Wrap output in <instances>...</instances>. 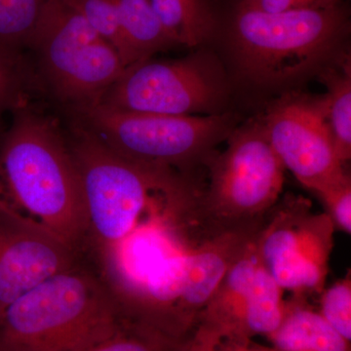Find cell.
I'll list each match as a JSON object with an SVG mask.
<instances>
[{
  "mask_svg": "<svg viewBox=\"0 0 351 351\" xmlns=\"http://www.w3.org/2000/svg\"><path fill=\"white\" fill-rule=\"evenodd\" d=\"M0 209L75 252L87 239L82 180L56 127L18 112L0 144Z\"/></svg>",
  "mask_w": 351,
  "mask_h": 351,
  "instance_id": "obj_1",
  "label": "cell"
},
{
  "mask_svg": "<svg viewBox=\"0 0 351 351\" xmlns=\"http://www.w3.org/2000/svg\"><path fill=\"white\" fill-rule=\"evenodd\" d=\"M69 147L82 180L87 237L99 255L145 226L184 215L193 188L189 176L129 160L84 127Z\"/></svg>",
  "mask_w": 351,
  "mask_h": 351,
  "instance_id": "obj_2",
  "label": "cell"
},
{
  "mask_svg": "<svg viewBox=\"0 0 351 351\" xmlns=\"http://www.w3.org/2000/svg\"><path fill=\"white\" fill-rule=\"evenodd\" d=\"M125 314L101 277L75 265L39 284L0 318V351H88Z\"/></svg>",
  "mask_w": 351,
  "mask_h": 351,
  "instance_id": "obj_3",
  "label": "cell"
},
{
  "mask_svg": "<svg viewBox=\"0 0 351 351\" xmlns=\"http://www.w3.org/2000/svg\"><path fill=\"white\" fill-rule=\"evenodd\" d=\"M346 34L348 18L341 6L267 13L237 5L228 41L246 80L279 87L330 66Z\"/></svg>",
  "mask_w": 351,
  "mask_h": 351,
  "instance_id": "obj_4",
  "label": "cell"
},
{
  "mask_svg": "<svg viewBox=\"0 0 351 351\" xmlns=\"http://www.w3.org/2000/svg\"><path fill=\"white\" fill-rule=\"evenodd\" d=\"M228 138L225 151L207 160L209 182L196 204V230L208 237L258 232L283 189L285 168L263 122L235 128Z\"/></svg>",
  "mask_w": 351,
  "mask_h": 351,
  "instance_id": "obj_5",
  "label": "cell"
},
{
  "mask_svg": "<svg viewBox=\"0 0 351 351\" xmlns=\"http://www.w3.org/2000/svg\"><path fill=\"white\" fill-rule=\"evenodd\" d=\"M255 233L188 240L119 302L124 314L179 337H191L198 317Z\"/></svg>",
  "mask_w": 351,
  "mask_h": 351,
  "instance_id": "obj_6",
  "label": "cell"
},
{
  "mask_svg": "<svg viewBox=\"0 0 351 351\" xmlns=\"http://www.w3.org/2000/svg\"><path fill=\"white\" fill-rule=\"evenodd\" d=\"M87 130L120 156L149 167L191 175L237 127L230 113L207 117L127 112L101 104L77 108Z\"/></svg>",
  "mask_w": 351,
  "mask_h": 351,
  "instance_id": "obj_7",
  "label": "cell"
},
{
  "mask_svg": "<svg viewBox=\"0 0 351 351\" xmlns=\"http://www.w3.org/2000/svg\"><path fill=\"white\" fill-rule=\"evenodd\" d=\"M55 93L76 108L100 101L125 71L119 52L69 0H45L29 39Z\"/></svg>",
  "mask_w": 351,
  "mask_h": 351,
  "instance_id": "obj_8",
  "label": "cell"
},
{
  "mask_svg": "<svg viewBox=\"0 0 351 351\" xmlns=\"http://www.w3.org/2000/svg\"><path fill=\"white\" fill-rule=\"evenodd\" d=\"M335 228L329 215L314 214L309 201L289 195L276 203L258 230L261 262L280 288L295 298L321 294L329 271Z\"/></svg>",
  "mask_w": 351,
  "mask_h": 351,
  "instance_id": "obj_9",
  "label": "cell"
},
{
  "mask_svg": "<svg viewBox=\"0 0 351 351\" xmlns=\"http://www.w3.org/2000/svg\"><path fill=\"white\" fill-rule=\"evenodd\" d=\"M226 99L223 78L205 58L151 59L126 69L97 103L127 112L218 114Z\"/></svg>",
  "mask_w": 351,
  "mask_h": 351,
  "instance_id": "obj_10",
  "label": "cell"
},
{
  "mask_svg": "<svg viewBox=\"0 0 351 351\" xmlns=\"http://www.w3.org/2000/svg\"><path fill=\"white\" fill-rule=\"evenodd\" d=\"M262 122L284 168L316 195L350 177L337 154L320 97L286 95Z\"/></svg>",
  "mask_w": 351,
  "mask_h": 351,
  "instance_id": "obj_11",
  "label": "cell"
},
{
  "mask_svg": "<svg viewBox=\"0 0 351 351\" xmlns=\"http://www.w3.org/2000/svg\"><path fill=\"white\" fill-rule=\"evenodd\" d=\"M76 252L0 209V318L39 284L76 265Z\"/></svg>",
  "mask_w": 351,
  "mask_h": 351,
  "instance_id": "obj_12",
  "label": "cell"
},
{
  "mask_svg": "<svg viewBox=\"0 0 351 351\" xmlns=\"http://www.w3.org/2000/svg\"><path fill=\"white\" fill-rule=\"evenodd\" d=\"M257 234L232 263L213 297L200 313L193 332L195 338H244L242 324L247 295L261 263Z\"/></svg>",
  "mask_w": 351,
  "mask_h": 351,
  "instance_id": "obj_13",
  "label": "cell"
},
{
  "mask_svg": "<svg viewBox=\"0 0 351 351\" xmlns=\"http://www.w3.org/2000/svg\"><path fill=\"white\" fill-rule=\"evenodd\" d=\"M119 54L126 69L178 45L147 0H117Z\"/></svg>",
  "mask_w": 351,
  "mask_h": 351,
  "instance_id": "obj_14",
  "label": "cell"
},
{
  "mask_svg": "<svg viewBox=\"0 0 351 351\" xmlns=\"http://www.w3.org/2000/svg\"><path fill=\"white\" fill-rule=\"evenodd\" d=\"M267 338L280 351H351L350 341L299 298L286 304L280 326Z\"/></svg>",
  "mask_w": 351,
  "mask_h": 351,
  "instance_id": "obj_15",
  "label": "cell"
},
{
  "mask_svg": "<svg viewBox=\"0 0 351 351\" xmlns=\"http://www.w3.org/2000/svg\"><path fill=\"white\" fill-rule=\"evenodd\" d=\"M178 45L195 47L206 43L216 29L209 0H147Z\"/></svg>",
  "mask_w": 351,
  "mask_h": 351,
  "instance_id": "obj_16",
  "label": "cell"
},
{
  "mask_svg": "<svg viewBox=\"0 0 351 351\" xmlns=\"http://www.w3.org/2000/svg\"><path fill=\"white\" fill-rule=\"evenodd\" d=\"M327 87L320 97L332 142L341 162L351 157V73L350 61L328 66L319 73Z\"/></svg>",
  "mask_w": 351,
  "mask_h": 351,
  "instance_id": "obj_17",
  "label": "cell"
},
{
  "mask_svg": "<svg viewBox=\"0 0 351 351\" xmlns=\"http://www.w3.org/2000/svg\"><path fill=\"white\" fill-rule=\"evenodd\" d=\"M283 292L261 262L247 295L242 324L244 338L267 337L280 326L286 311Z\"/></svg>",
  "mask_w": 351,
  "mask_h": 351,
  "instance_id": "obj_18",
  "label": "cell"
},
{
  "mask_svg": "<svg viewBox=\"0 0 351 351\" xmlns=\"http://www.w3.org/2000/svg\"><path fill=\"white\" fill-rule=\"evenodd\" d=\"M45 0H0V63L13 66L29 39Z\"/></svg>",
  "mask_w": 351,
  "mask_h": 351,
  "instance_id": "obj_19",
  "label": "cell"
},
{
  "mask_svg": "<svg viewBox=\"0 0 351 351\" xmlns=\"http://www.w3.org/2000/svg\"><path fill=\"white\" fill-rule=\"evenodd\" d=\"M191 339L175 336L126 316L112 337L88 351H189Z\"/></svg>",
  "mask_w": 351,
  "mask_h": 351,
  "instance_id": "obj_20",
  "label": "cell"
},
{
  "mask_svg": "<svg viewBox=\"0 0 351 351\" xmlns=\"http://www.w3.org/2000/svg\"><path fill=\"white\" fill-rule=\"evenodd\" d=\"M318 313L346 341H351L350 272L321 293Z\"/></svg>",
  "mask_w": 351,
  "mask_h": 351,
  "instance_id": "obj_21",
  "label": "cell"
},
{
  "mask_svg": "<svg viewBox=\"0 0 351 351\" xmlns=\"http://www.w3.org/2000/svg\"><path fill=\"white\" fill-rule=\"evenodd\" d=\"M319 196L328 209V215L335 226L343 232H351V180L346 178L343 182L325 189Z\"/></svg>",
  "mask_w": 351,
  "mask_h": 351,
  "instance_id": "obj_22",
  "label": "cell"
},
{
  "mask_svg": "<svg viewBox=\"0 0 351 351\" xmlns=\"http://www.w3.org/2000/svg\"><path fill=\"white\" fill-rule=\"evenodd\" d=\"M343 0H241L239 5L267 13L341 6Z\"/></svg>",
  "mask_w": 351,
  "mask_h": 351,
  "instance_id": "obj_23",
  "label": "cell"
},
{
  "mask_svg": "<svg viewBox=\"0 0 351 351\" xmlns=\"http://www.w3.org/2000/svg\"><path fill=\"white\" fill-rule=\"evenodd\" d=\"M189 351H280L277 348L256 345L252 339L226 337L219 339H198L193 337Z\"/></svg>",
  "mask_w": 351,
  "mask_h": 351,
  "instance_id": "obj_24",
  "label": "cell"
},
{
  "mask_svg": "<svg viewBox=\"0 0 351 351\" xmlns=\"http://www.w3.org/2000/svg\"><path fill=\"white\" fill-rule=\"evenodd\" d=\"M16 86L17 82L12 66L0 63V112L13 103Z\"/></svg>",
  "mask_w": 351,
  "mask_h": 351,
  "instance_id": "obj_25",
  "label": "cell"
}]
</instances>
